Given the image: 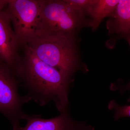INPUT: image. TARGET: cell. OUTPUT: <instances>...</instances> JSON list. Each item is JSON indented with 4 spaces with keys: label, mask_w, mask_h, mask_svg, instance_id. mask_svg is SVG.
Here are the masks:
<instances>
[{
    "label": "cell",
    "mask_w": 130,
    "mask_h": 130,
    "mask_svg": "<svg viewBox=\"0 0 130 130\" xmlns=\"http://www.w3.org/2000/svg\"><path fill=\"white\" fill-rule=\"evenodd\" d=\"M107 21L109 34L123 35L130 31V0H119L114 12Z\"/></svg>",
    "instance_id": "obj_8"
},
{
    "label": "cell",
    "mask_w": 130,
    "mask_h": 130,
    "mask_svg": "<svg viewBox=\"0 0 130 130\" xmlns=\"http://www.w3.org/2000/svg\"><path fill=\"white\" fill-rule=\"evenodd\" d=\"M76 36L60 33L38 35L26 45L41 60L71 79L81 68Z\"/></svg>",
    "instance_id": "obj_2"
},
{
    "label": "cell",
    "mask_w": 130,
    "mask_h": 130,
    "mask_svg": "<svg viewBox=\"0 0 130 130\" xmlns=\"http://www.w3.org/2000/svg\"><path fill=\"white\" fill-rule=\"evenodd\" d=\"M108 107L110 110L113 109L115 111V120H118L124 117H130V106H119L112 100L109 102Z\"/></svg>",
    "instance_id": "obj_10"
},
{
    "label": "cell",
    "mask_w": 130,
    "mask_h": 130,
    "mask_svg": "<svg viewBox=\"0 0 130 130\" xmlns=\"http://www.w3.org/2000/svg\"><path fill=\"white\" fill-rule=\"evenodd\" d=\"M5 8L0 3V61L8 65L16 75L22 60L19 53L21 46Z\"/></svg>",
    "instance_id": "obj_6"
},
{
    "label": "cell",
    "mask_w": 130,
    "mask_h": 130,
    "mask_svg": "<svg viewBox=\"0 0 130 130\" xmlns=\"http://www.w3.org/2000/svg\"><path fill=\"white\" fill-rule=\"evenodd\" d=\"M91 25V20L67 0H43L34 36L59 33L76 36Z\"/></svg>",
    "instance_id": "obj_3"
},
{
    "label": "cell",
    "mask_w": 130,
    "mask_h": 130,
    "mask_svg": "<svg viewBox=\"0 0 130 130\" xmlns=\"http://www.w3.org/2000/svg\"><path fill=\"white\" fill-rule=\"evenodd\" d=\"M43 0H8L5 9L21 47L34 37Z\"/></svg>",
    "instance_id": "obj_5"
},
{
    "label": "cell",
    "mask_w": 130,
    "mask_h": 130,
    "mask_svg": "<svg viewBox=\"0 0 130 130\" xmlns=\"http://www.w3.org/2000/svg\"><path fill=\"white\" fill-rule=\"evenodd\" d=\"M68 2L85 15L89 13L93 0H67Z\"/></svg>",
    "instance_id": "obj_11"
},
{
    "label": "cell",
    "mask_w": 130,
    "mask_h": 130,
    "mask_svg": "<svg viewBox=\"0 0 130 130\" xmlns=\"http://www.w3.org/2000/svg\"><path fill=\"white\" fill-rule=\"evenodd\" d=\"M120 36L123 37V38H124L127 41L130 46V31L124 33L123 35H120ZM124 90H130V81L129 82V83L124 88Z\"/></svg>",
    "instance_id": "obj_12"
},
{
    "label": "cell",
    "mask_w": 130,
    "mask_h": 130,
    "mask_svg": "<svg viewBox=\"0 0 130 130\" xmlns=\"http://www.w3.org/2000/svg\"><path fill=\"white\" fill-rule=\"evenodd\" d=\"M119 0H93L89 16L91 20V28L95 31L103 19L114 12Z\"/></svg>",
    "instance_id": "obj_9"
},
{
    "label": "cell",
    "mask_w": 130,
    "mask_h": 130,
    "mask_svg": "<svg viewBox=\"0 0 130 130\" xmlns=\"http://www.w3.org/2000/svg\"><path fill=\"white\" fill-rule=\"evenodd\" d=\"M25 120L26 124L19 130H94L86 123L75 121L72 118L68 109L60 112L56 117L42 118L40 115L27 114Z\"/></svg>",
    "instance_id": "obj_7"
},
{
    "label": "cell",
    "mask_w": 130,
    "mask_h": 130,
    "mask_svg": "<svg viewBox=\"0 0 130 130\" xmlns=\"http://www.w3.org/2000/svg\"><path fill=\"white\" fill-rule=\"evenodd\" d=\"M16 73L27 91L26 96L41 106L54 102L60 112L68 109L72 79L38 58L27 45Z\"/></svg>",
    "instance_id": "obj_1"
},
{
    "label": "cell",
    "mask_w": 130,
    "mask_h": 130,
    "mask_svg": "<svg viewBox=\"0 0 130 130\" xmlns=\"http://www.w3.org/2000/svg\"><path fill=\"white\" fill-rule=\"evenodd\" d=\"M20 82L11 69L0 61V113L8 120L12 130H19L20 121L27 116L23 111L24 104L30 101L19 93Z\"/></svg>",
    "instance_id": "obj_4"
}]
</instances>
